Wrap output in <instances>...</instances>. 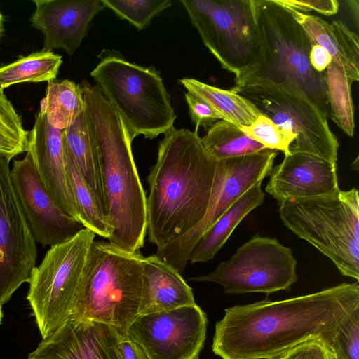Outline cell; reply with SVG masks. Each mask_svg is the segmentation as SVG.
I'll return each instance as SVG.
<instances>
[{
  "label": "cell",
  "mask_w": 359,
  "mask_h": 359,
  "mask_svg": "<svg viewBox=\"0 0 359 359\" xmlns=\"http://www.w3.org/2000/svg\"><path fill=\"white\" fill-rule=\"evenodd\" d=\"M68 181L79 215L86 229L104 238L113 233V228L96 195L75 163L65 155Z\"/></svg>",
  "instance_id": "obj_24"
},
{
  "label": "cell",
  "mask_w": 359,
  "mask_h": 359,
  "mask_svg": "<svg viewBox=\"0 0 359 359\" xmlns=\"http://www.w3.org/2000/svg\"><path fill=\"white\" fill-rule=\"evenodd\" d=\"M12 184L36 243L52 246L64 242L83 229L82 223L65 213L45 188L31 156L27 152L13 161Z\"/></svg>",
  "instance_id": "obj_15"
},
{
  "label": "cell",
  "mask_w": 359,
  "mask_h": 359,
  "mask_svg": "<svg viewBox=\"0 0 359 359\" xmlns=\"http://www.w3.org/2000/svg\"><path fill=\"white\" fill-rule=\"evenodd\" d=\"M230 90L295 136L290 154H309L337 163L339 142L328 126L327 116L302 92L269 83Z\"/></svg>",
  "instance_id": "obj_10"
},
{
  "label": "cell",
  "mask_w": 359,
  "mask_h": 359,
  "mask_svg": "<svg viewBox=\"0 0 359 359\" xmlns=\"http://www.w3.org/2000/svg\"><path fill=\"white\" fill-rule=\"evenodd\" d=\"M187 91L208 103L221 117L241 128L255 122L262 114L243 96L231 90L221 89L196 79L179 80Z\"/></svg>",
  "instance_id": "obj_23"
},
{
  "label": "cell",
  "mask_w": 359,
  "mask_h": 359,
  "mask_svg": "<svg viewBox=\"0 0 359 359\" xmlns=\"http://www.w3.org/2000/svg\"><path fill=\"white\" fill-rule=\"evenodd\" d=\"M79 86L100 156L106 214L114 230L109 242L140 251L147 234V196L132 152L134 138L95 85L83 80Z\"/></svg>",
  "instance_id": "obj_3"
},
{
  "label": "cell",
  "mask_w": 359,
  "mask_h": 359,
  "mask_svg": "<svg viewBox=\"0 0 359 359\" xmlns=\"http://www.w3.org/2000/svg\"><path fill=\"white\" fill-rule=\"evenodd\" d=\"M95 236L84 228L72 238L50 246L32 271L27 299L43 338L69 320Z\"/></svg>",
  "instance_id": "obj_9"
},
{
  "label": "cell",
  "mask_w": 359,
  "mask_h": 359,
  "mask_svg": "<svg viewBox=\"0 0 359 359\" xmlns=\"http://www.w3.org/2000/svg\"><path fill=\"white\" fill-rule=\"evenodd\" d=\"M29 131L3 90H0V155L11 161L27 150Z\"/></svg>",
  "instance_id": "obj_29"
},
{
  "label": "cell",
  "mask_w": 359,
  "mask_h": 359,
  "mask_svg": "<svg viewBox=\"0 0 359 359\" xmlns=\"http://www.w3.org/2000/svg\"><path fill=\"white\" fill-rule=\"evenodd\" d=\"M309 60L311 67L318 72L323 73L332 62V57L328 52L318 44H313Z\"/></svg>",
  "instance_id": "obj_38"
},
{
  "label": "cell",
  "mask_w": 359,
  "mask_h": 359,
  "mask_svg": "<svg viewBox=\"0 0 359 359\" xmlns=\"http://www.w3.org/2000/svg\"><path fill=\"white\" fill-rule=\"evenodd\" d=\"M1 318H2V311H1V307L0 306V324L1 322Z\"/></svg>",
  "instance_id": "obj_40"
},
{
  "label": "cell",
  "mask_w": 359,
  "mask_h": 359,
  "mask_svg": "<svg viewBox=\"0 0 359 359\" xmlns=\"http://www.w3.org/2000/svg\"><path fill=\"white\" fill-rule=\"evenodd\" d=\"M359 306L358 282L283 300L268 299L224 310L212 350L222 359H277L311 339L331 350L337 329Z\"/></svg>",
  "instance_id": "obj_1"
},
{
  "label": "cell",
  "mask_w": 359,
  "mask_h": 359,
  "mask_svg": "<svg viewBox=\"0 0 359 359\" xmlns=\"http://www.w3.org/2000/svg\"><path fill=\"white\" fill-rule=\"evenodd\" d=\"M27 152L52 198L65 213L80 222L67 177L62 130L52 126L40 109L29 133Z\"/></svg>",
  "instance_id": "obj_19"
},
{
  "label": "cell",
  "mask_w": 359,
  "mask_h": 359,
  "mask_svg": "<svg viewBox=\"0 0 359 359\" xmlns=\"http://www.w3.org/2000/svg\"><path fill=\"white\" fill-rule=\"evenodd\" d=\"M289 10L306 32L312 45L318 44L323 47L331 56L332 61L344 69V59L332 25L316 15Z\"/></svg>",
  "instance_id": "obj_31"
},
{
  "label": "cell",
  "mask_w": 359,
  "mask_h": 359,
  "mask_svg": "<svg viewBox=\"0 0 359 359\" xmlns=\"http://www.w3.org/2000/svg\"><path fill=\"white\" fill-rule=\"evenodd\" d=\"M120 18L137 29L147 27L151 19L172 5L170 0H102Z\"/></svg>",
  "instance_id": "obj_30"
},
{
  "label": "cell",
  "mask_w": 359,
  "mask_h": 359,
  "mask_svg": "<svg viewBox=\"0 0 359 359\" xmlns=\"http://www.w3.org/2000/svg\"><path fill=\"white\" fill-rule=\"evenodd\" d=\"M164 135L147 177V234L157 250L203 219L217 165L205 150L198 130L173 127Z\"/></svg>",
  "instance_id": "obj_2"
},
{
  "label": "cell",
  "mask_w": 359,
  "mask_h": 359,
  "mask_svg": "<svg viewBox=\"0 0 359 359\" xmlns=\"http://www.w3.org/2000/svg\"><path fill=\"white\" fill-rule=\"evenodd\" d=\"M97 57L90 76L133 138L143 135L152 140L174 127L176 114L159 72L130 62L115 50H103Z\"/></svg>",
  "instance_id": "obj_7"
},
{
  "label": "cell",
  "mask_w": 359,
  "mask_h": 359,
  "mask_svg": "<svg viewBox=\"0 0 359 359\" xmlns=\"http://www.w3.org/2000/svg\"><path fill=\"white\" fill-rule=\"evenodd\" d=\"M201 39L235 78L263 60L255 0H180Z\"/></svg>",
  "instance_id": "obj_8"
},
{
  "label": "cell",
  "mask_w": 359,
  "mask_h": 359,
  "mask_svg": "<svg viewBox=\"0 0 359 359\" xmlns=\"http://www.w3.org/2000/svg\"><path fill=\"white\" fill-rule=\"evenodd\" d=\"M62 141L65 154L79 168L106 213L100 156L86 106L72 123L62 130Z\"/></svg>",
  "instance_id": "obj_21"
},
{
  "label": "cell",
  "mask_w": 359,
  "mask_h": 359,
  "mask_svg": "<svg viewBox=\"0 0 359 359\" xmlns=\"http://www.w3.org/2000/svg\"><path fill=\"white\" fill-rule=\"evenodd\" d=\"M184 97L188 106L189 114L192 123L198 130L203 127L208 130L214 123L222 117L205 101L194 93L187 91Z\"/></svg>",
  "instance_id": "obj_34"
},
{
  "label": "cell",
  "mask_w": 359,
  "mask_h": 359,
  "mask_svg": "<svg viewBox=\"0 0 359 359\" xmlns=\"http://www.w3.org/2000/svg\"><path fill=\"white\" fill-rule=\"evenodd\" d=\"M278 4L288 8L305 13L312 10L326 15L336 14L339 4L337 0H275Z\"/></svg>",
  "instance_id": "obj_36"
},
{
  "label": "cell",
  "mask_w": 359,
  "mask_h": 359,
  "mask_svg": "<svg viewBox=\"0 0 359 359\" xmlns=\"http://www.w3.org/2000/svg\"><path fill=\"white\" fill-rule=\"evenodd\" d=\"M142 267L138 316L196 304L192 289L181 273L156 254L144 257Z\"/></svg>",
  "instance_id": "obj_20"
},
{
  "label": "cell",
  "mask_w": 359,
  "mask_h": 359,
  "mask_svg": "<svg viewBox=\"0 0 359 359\" xmlns=\"http://www.w3.org/2000/svg\"><path fill=\"white\" fill-rule=\"evenodd\" d=\"M277 359H335L320 339H311L297 344Z\"/></svg>",
  "instance_id": "obj_35"
},
{
  "label": "cell",
  "mask_w": 359,
  "mask_h": 359,
  "mask_svg": "<svg viewBox=\"0 0 359 359\" xmlns=\"http://www.w3.org/2000/svg\"><path fill=\"white\" fill-rule=\"evenodd\" d=\"M331 351L335 359H359V306L338 326Z\"/></svg>",
  "instance_id": "obj_33"
},
{
  "label": "cell",
  "mask_w": 359,
  "mask_h": 359,
  "mask_svg": "<svg viewBox=\"0 0 359 359\" xmlns=\"http://www.w3.org/2000/svg\"><path fill=\"white\" fill-rule=\"evenodd\" d=\"M297 264L290 248L276 238L257 233L215 271L189 280L219 284L229 294L260 292L268 295L290 290L298 279Z\"/></svg>",
  "instance_id": "obj_11"
},
{
  "label": "cell",
  "mask_w": 359,
  "mask_h": 359,
  "mask_svg": "<svg viewBox=\"0 0 359 359\" xmlns=\"http://www.w3.org/2000/svg\"><path fill=\"white\" fill-rule=\"evenodd\" d=\"M62 57L53 51L32 53L0 67V90L23 82H42L55 79Z\"/></svg>",
  "instance_id": "obj_26"
},
{
  "label": "cell",
  "mask_w": 359,
  "mask_h": 359,
  "mask_svg": "<svg viewBox=\"0 0 359 359\" xmlns=\"http://www.w3.org/2000/svg\"><path fill=\"white\" fill-rule=\"evenodd\" d=\"M3 22H4V19H3V15L1 14V12L0 11V39H1V34H2V32H3Z\"/></svg>",
  "instance_id": "obj_39"
},
{
  "label": "cell",
  "mask_w": 359,
  "mask_h": 359,
  "mask_svg": "<svg viewBox=\"0 0 359 359\" xmlns=\"http://www.w3.org/2000/svg\"><path fill=\"white\" fill-rule=\"evenodd\" d=\"M241 129L248 137L266 149L281 151L285 155L290 154V146L295 139L292 133L263 114L251 125L243 126Z\"/></svg>",
  "instance_id": "obj_32"
},
{
  "label": "cell",
  "mask_w": 359,
  "mask_h": 359,
  "mask_svg": "<svg viewBox=\"0 0 359 359\" xmlns=\"http://www.w3.org/2000/svg\"><path fill=\"white\" fill-rule=\"evenodd\" d=\"M269 176L265 191L278 205L290 198L329 195L340 189L337 163L305 153L285 155Z\"/></svg>",
  "instance_id": "obj_18"
},
{
  "label": "cell",
  "mask_w": 359,
  "mask_h": 359,
  "mask_svg": "<svg viewBox=\"0 0 359 359\" xmlns=\"http://www.w3.org/2000/svg\"><path fill=\"white\" fill-rule=\"evenodd\" d=\"M278 151H262L217 161L211 197L203 219L187 233L156 250L165 262L184 272L196 243L256 182L268 177Z\"/></svg>",
  "instance_id": "obj_12"
},
{
  "label": "cell",
  "mask_w": 359,
  "mask_h": 359,
  "mask_svg": "<svg viewBox=\"0 0 359 359\" xmlns=\"http://www.w3.org/2000/svg\"><path fill=\"white\" fill-rule=\"evenodd\" d=\"M208 154L216 161L252 154L266 149L235 124L224 120L214 123L201 137Z\"/></svg>",
  "instance_id": "obj_27"
},
{
  "label": "cell",
  "mask_w": 359,
  "mask_h": 359,
  "mask_svg": "<svg viewBox=\"0 0 359 359\" xmlns=\"http://www.w3.org/2000/svg\"><path fill=\"white\" fill-rule=\"evenodd\" d=\"M279 205L285 226L327 257L340 273L359 280L358 191L290 198Z\"/></svg>",
  "instance_id": "obj_6"
},
{
  "label": "cell",
  "mask_w": 359,
  "mask_h": 359,
  "mask_svg": "<svg viewBox=\"0 0 359 359\" xmlns=\"http://www.w3.org/2000/svg\"><path fill=\"white\" fill-rule=\"evenodd\" d=\"M330 112L334 122L350 137L354 131L353 107L351 96L352 82L343 67L332 61L325 71Z\"/></svg>",
  "instance_id": "obj_28"
},
{
  "label": "cell",
  "mask_w": 359,
  "mask_h": 359,
  "mask_svg": "<svg viewBox=\"0 0 359 359\" xmlns=\"http://www.w3.org/2000/svg\"><path fill=\"white\" fill-rule=\"evenodd\" d=\"M144 256L109 241H93L69 320H89L127 333L138 316Z\"/></svg>",
  "instance_id": "obj_5"
},
{
  "label": "cell",
  "mask_w": 359,
  "mask_h": 359,
  "mask_svg": "<svg viewBox=\"0 0 359 359\" xmlns=\"http://www.w3.org/2000/svg\"><path fill=\"white\" fill-rule=\"evenodd\" d=\"M264 201L262 182H257L202 235L194 246L189 261L194 264L213 259L239 223Z\"/></svg>",
  "instance_id": "obj_22"
},
{
  "label": "cell",
  "mask_w": 359,
  "mask_h": 359,
  "mask_svg": "<svg viewBox=\"0 0 359 359\" xmlns=\"http://www.w3.org/2000/svg\"><path fill=\"white\" fill-rule=\"evenodd\" d=\"M208 318L196 304L139 315L128 334L149 359H200Z\"/></svg>",
  "instance_id": "obj_13"
},
{
  "label": "cell",
  "mask_w": 359,
  "mask_h": 359,
  "mask_svg": "<svg viewBox=\"0 0 359 359\" xmlns=\"http://www.w3.org/2000/svg\"><path fill=\"white\" fill-rule=\"evenodd\" d=\"M31 25L43 34V50L62 49L72 55L87 36L95 16L105 6L102 0H33Z\"/></svg>",
  "instance_id": "obj_16"
},
{
  "label": "cell",
  "mask_w": 359,
  "mask_h": 359,
  "mask_svg": "<svg viewBox=\"0 0 359 359\" xmlns=\"http://www.w3.org/2000/svg\"><path fill=\"white\" fill-rule=\"evenodd\" d=\"M255 5L263 60L235 78L231 88L269 83L299 90L327 116L325 74L311 65L312 43L306 32L290 10L275 0H255Z\"/></svg>",
  "instance_id": "obj_4"
},
{
  "label": "cell",
  "mask_w": 359,
  "mask_h": 359,
  "mask_svg": "<svg viewBox=\"0 0 359 359\" xmlns=\"http://www.w3.org/2000/svg\"><path fill=\"white\" fill-rule=\"evenodd\" d=\"M84 107L79 84L67 79L48 81L46 96L40 102V110L50 125L62 130L72 123Z\"/></svg>",
  "instance_id": "obj_25"
},
{
  "label": "cell",
  "mask_w": 359,
  "mask_h": 359,
  "mask_svg": "<svg viewBox=\"0 0 359 359\" xmlns=\"http://www.w3.org/2000/svg\"><path fill=\"white\" fill-rule=\"evenodd\" d=\"M9 162L0 155V306L36 267V241L28 226L11 177Z\"/></svg>",
  "instance_id": "obj_14"
},
{
  "label": "cell",
  "mask_w": 359,
  "mask_h": 359,
  "mask_svg": "<svg viewBox=\"0 0 359 359\" xmlns=\"http://www.w3.org/2000/svg\"><path fill=\"white\" fill-rule=\"evenodd\" d=\"M117 346L122 359H149L142 347L128 333L121 334Z\"/></svg>",
  "instance_id": "obj_37"
},
{
  "label": "cell",
  "mask_w": 359,
  "mask_h": 359,
  "mask_svg": "<svg viewBox=\"0 0 359 359\" xmlns=\"http://www.w3.org/2000/svg\"><path fill=\"white\" fill-rule=\"evenodd\" d=\"M121 333L114 327L89 320H69L30 353L28 359H122Z\"/></svg>",
  "instance_id": "obj_17"
}]
</instances>
